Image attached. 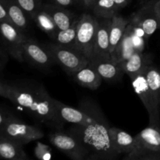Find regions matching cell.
<instances>
[{
    "label": "cell",
    "instance_id": "cell-1",
    "mask_svg": "<svg viewBox=\"0 0 160 160\" xmlns=\"http://www.w3.org/2000/svg\"><path fill=\"white\" fill-rule=\"evenodd\" d=\"M6 92L7 99L39 121L56 129H60L63 125L53 104V98L44 86L6 84Z\"/></svg>",
    "mask_w": 160,
    "mask_h": 160
},
{
    "label": "cell",
    "instance_id": "cell-2",
    "mask_svg": "<svg viewBox=\"0 0 160 160\" xmlns=\"http://www.w3.org/2000/svg\"><path fill=\"white\" fill-rule=\"evenodd\" d=\"M95 120L88 125H74L69 132L74 135L88 151L86 160H112L119 157L111 143L110 127L98 106L95 104Z\"/></svg>",
    "mask_w": 160,
    "mask_h": 160
},
{
    "label": "cell",
    "instance_id": "cell-3",
    "mask_svg": "<svg viewBox=\"0 0 160 160\" xmlns=\"http://www.w3.org/2000/svg\"><path fill=\"white\" fill-rule=\"evenodd\" d=\"M134 139V148L123 160H160V127L148 125Z\"/></svg>",
    "mask_w": 160,
    "mask_h": 160
},
{
    "label": "cell",
    "instance_id": "cell-4",
    "mask_svg": "<svg viewBox=\"0 0 160 160\" xmlns=\"http://www.w3.org/2000/svg\"><path fill=\"white\" fill-rule=\"evenodd\" d=\"M131 80L134 92L148 112L149 125L160 127V94L148 86L144 72L133 77Z\"/></svg>",
    "mask_w": 160,
    "mask_h": 160
},
{
    "label": "cell",
    "instance_id": "cell-5",
    "mask_svg": "<svg viewBox=\"0 0 160 160\" xmlns=\"http://www.w3.org/2000/svg\"><path fill=\"white\" fill-rule=\"evenodd\" d=\"M98 23V18L88 13H83L79 17L78 20L73 48L90 61L94 57V48Z\"/></svg>",
    "mask_w": 160,
    "mask_h": 160
},
{
    "label": "cell",
    "instance_id": "cell-6",
    "mask_svg": "<svg viewBox=\"0 0 160 160\" xmlns=\"http://www.w3.org/2000/svg\"><path fill=\"white\" fill-rule=\"evenodd\" d=\"M0 135L24 145L42 138L44 132L38 127L27 124L14 117L8 116L4 125L0 129Z\"/></svg>",
    "mask_w": 160,
    "mask_h": 160
},
{
    "label": "cell",
    "instance_id": "cell-7",
    "mask_svg": "<svg viewBox=\"0 0 160 160\" xmlns=\"http://www.w3.org/2000/svg\"><path fill=\"white\" fill-rule=\"evenodd\" d=\"M46 47L51 52L56 63L60 66L70 76L90 62L88 58L73 47L63 46L56 43L49 44Z\"/></svg>",
    "mask_w": 160,
    "mask_h": 160
},
{
    "label": "cell",
    "instance_id": "cell-8",
    "mask_svg": "<svg viewBox=\"0 0 160 160\" xmlns=\"http://www.w3.org/2000/svg\"><path fill=\"white\" fill-rule=\"evenodd\" d=\"M0 37L7 52L16 60L23 62L22 48L28 38L25 32L7 20L0 23Z\"/></svg>",
    "mask_w": 160,
    "mask_h": 160
},
{
    "label": "cell",
    "instance_id": "cell-9",
    "mask_svg": "<svg viewBox=\"0 0 160 160\" xmlns=\"http://www.w3.org/2000/svg\"><path fill=\"white\" fill-rule=\"evenodd\" d=\"M49 141L52 145L58 150L73 160H86L88 151L84 145L70 132L61 131L49 134Z\"/></svg>",
    "mask_w": 160,
    "mask_h": 160
},
{
    "label": "cell",
    "instance_id": "cell-10",
    "mask_svg": "<svg viewBox=\"0 0 160 160\" xmlns=\"http://www.w3.org/2000/svg\"><path fill=\"white\" fill-rule=\"evenodd\" d=\"M23 61L42 70L49 69L56 64L51 52L46 46L40 45L34 39L28 37L22 48Z\"/></svg>",
    "mask_w": 160,
    "mask_h": 160
},
{
    "label": "cell",
    "instance_id": "cell-11",
    "mask_svg": "<svg viewBox=\"0 0 160 160\" xmlns=\"http://www.w3.org/2000/svg\"><path fill=\"white\" fill-rule=\"evenodd\" d=\"M156 0H149L131 15L130 21L141 27L148 39L159 28L157 14L155 9Z\"/></svg>",
    "mask_w": 160,
    "mask_h": 160
},
{
    "label": "cell",
    "instance_id": "cell-12",
    "mask_svg": "<svg viewBox=\"0 0 160 160\" xmlns=\"http://www.w3.org/2000/svg\"><path fill=\"white\" fill-rule=\"evenodd\" d=\"M111 19H98L95 36L94 58L110 59L109 51V29Z\"/></svg>",
    "mask_w": 160,
    "mask_h": 160
},
{
    "label": "cell",
    "instance_id": "cell-13",
    "mask_svg": "<svg viewBox=\"0 0 160 160\" xmlns=\"http://www.w3.org/2000/svg\"><path fill=\"white\" fill-rule=\"evenodd\" d=\"M90 63L96 69L102 80L109 82L120 81L124 73L120 67V63L113 59H98L94 58L90 61Z\"/></svg>",
    "mask_w": 160,
    "mask_h": 160
},
{
    "label": "cell",
    "instance_id": "cell-14",
    "mask_svg": "<svg viewBox=\"0 0 160 160\" xmlns=\"http://www.w3.org/2000/svg\"><path fill=\"white\" fill-rule=\"evenodd\" d=\"M119 63L123 73L131 78L144 72L150 64L152 63V58L148 53L135 51L129 59Z\"/></svg>",
    "mask_w": 160,
    "mask_h": 160
},
{
    "label": "cell",
    "instance_id": "cell-15",
    "mask_svg": "<svg viewBox=\"0 0 160 160\" xmlns=\"http://www.w3.org/2000/svg\"><path fill=\"white\" fill-rule=\"evenodd\" d=\"M109 133L112 148L119 156L128 154L133 149L135 139L131 134L115 127H110Z\"/></svg>",
    "mask_w": 160,
    "mask_h": 160
},
{
    "label": "cell",
    "instance_id": "cell-16",
    "mask_svg": "<svg viewBox=\"0 0 160 160\" xmlns=\"http://www.w3.org/2000/svg\"><path fill=\"white\" fill-rule=\"evenodd\" d=\"M72 77L79 85L91 90L98 89L102 81V77L90 62L73 73Z\"/></svg>",
    "mask_w": 160,
    "mask_h": 160
},
{
    "label": "cell",
    "instance_id": "cell-17",
    "mask_svg": "<svg viewBox=\"0 0 160 160\" xmlns=\"http://www.w3.org/2000/svg\"><path fill=\"white\" fill-rule=\"evenodd\" d=\"M0 2L6 9L9 22L25 32L29 26L30 17L28 14L19 6L16 0H0Z\"/></svg>",
    "mask_w": 160,
    "mask_h": 160
},
{
    "label": "cell",
    "instance_id": "cell-18",
    "mask_svg": "<svg viewBox=\"0 0 160 160\" xmlns=\"http://www.w3.org/2000/svg\"><path fill=\"white\" fill-rule=\"evenodd\" d=\"M23 145L0 135V159L9 160L29 159Z\"/></svg>",
    "mask_w": 160,
    "mask_h": 160
},
{
    "label": "cell",
    "instance_id": "cell-19",
    "mask_svg": "<svg viewBox=\"0 0 160 160\" xmlns=\"http://www.w3.org/2000/svg\"><path fill=\"white\" fill-rule=\"evenodd\" d=\"M43 8L51 16L59 30L70 28L77 19L73 12L56 4H43Z\"/></svg>",
    "mask_w": 160,
    "mask_h": 160
},
{
    "label": "cell",
    "instance_id": "cell-20",
    "mask_svg": "<svg viewBox=\"0 0 160 160\" xmlns=\"http://www.w3.org/2000/svg\"><path fill=\"white\" fill-rule=\"evenodd\" d=\"M129 19H126L118 13L115 14L111 19L109 29V51L112 54L121 41L127 27L129 24Z\"/></svg>",
    "mask_w": 160,
    "mask_h": 160
},
{
    "label": "cell",
    "instance_id": "cell-21",
    "mask_svg": "<svg viewBox=\"0 0 160 160\" xmlns=\"http://www.w3.org/2000/svg\"><path fill=\"white\" fill-rule=\"evenodd\" d=\"M134 52H135V49H134L132 40H131V28L128 24L121 41L113 52L111 54V59L117 62H121L129 59L134 54Z\"/></svg>",
    "mask_w": 160,
    "mask_h": 160
},
{
    "label": "cell",
    "instance_id": "cell-22",
    "mask_svg": "<svg viewBox=\"0 0 160 160\" xmlns=\"http://www.w3.org/2000/svg\"><path fill=\"white\" fill-rule=\"evenodd\" d=\"M32 20L43 32L48 34V36H49L52 39L55 38L56 34L59 31V28L56 26L51 16L44 9L43 6L34 15Z\"/></svg>",
    "mask_w": 160,
    "mask_h": 160
},
{
    "label": "cell",
    "instance_id": "cell-23",
    "mask_svg": "<svg viewBox=\"0 0 160 160\" xmlns=\"http://www.w3.org/2000/svg\"><path fill=\"white\" fill-rule=\"evenodd\" d=\"M92 10L98 19H112L120 11L114 0H96Z\"/></svg>",
    "mask_w": 160,
    "mask_h": 160
},
{
    "label": "cell",
    "instance_id": "cell-24",
    "mask_svg": "<svg viewBox=\"0 0 160 160\" xmlns=\"http://www.w3.org/2000/svg\"><path fill=\"white\" fill-rule=\"evenodd\" d=\"M78 20H79V17L75 20V21L70 28L64 30H59L56 37L53 39L55 41V43L63 45V46L73 47L75 39H76Z\"/></svg>",
    "mask_w": 160,
    "mask_h": 160
},
{
    "label": "cell",
    "instance_id": "cell-25",
    "mask_svg": "<svg viewBox=\"0 0 160 160\" xmlns=\"http://www.w3.org/2000/svg\"><path fill=\"white\" fill-rule=\"evenodd\" d=\"M129 26L131 28V40L134 49L137 52H144L147 41L148 40L146 38L145 31L141 27L131 21L129 22Z\"/></svg>",
    "mask_w": 160,
    "mask_h": 160
},
{
    "label": "cell",
    "instance_id": "cell-26",
    "mask_svg": "<svg viewBox=\"0 0 160 160\" xmlns=\"http://www.w3.org/2000/svg\"><path fill=\"white\" fill-rule=\"evenodd\" d=\"M148 86L153 91L160 94V70L152 63L150 64L144 71Z\"/></svg>",
    "mask_w": 160,
    "mask_h": 160
},
{
    "label": "cell",
    "instance_id": "cell-27",
    "mask_svg": "<svg viewBox=\"0 0 160 160\" xmlns=\"http://www.w3.org/2000/svg\"><path fill=\"white\" fill-rule=\"evenodd\" d=\"M16 2L31 20L43 6L42 0H16Z\"/></svg>",
    "mask_w": 160,
    "mask_h": 160
},
{
    "label": "cell",
    "instance_id": "cell-28",
    "mask_svg": "<svg viewBox=\"0 0 160 160\" xmlns=\"http://www.w3.org/2000/svg\"><path fill=\"white\" fill-rule=\"evenodd\" d=\"M34 154L40 160H49L52 158V148L49 145L38 141L34 148Z\"/></svg>",
    "mask_w": 160,
    "mask_h": 160
},
{
    "label": "cell",
    "instance_id": "cell-29",
    "mask_svg": "<svg viewBox=\"0 0 160 160\" xmlns=\"http://www.w3.org/2000/svg\"><path fill=\"white\" fill-rule=\"evenodd\" d=\"M54 3L57 6H62V7H69L72 6L74 2V0H53Z\"/></svg>",
    "mask_w": 160,
    "mask_h": 160
},
{
    "label": "cell",
    "instance_id": "cell-30",
    "mask_svg": "<svg viewBox=\"0 0 160 160\" xmlns=\"http://www.w3.org/2000/svg\"><path fill=\"white\" fill-rule=\"evenodd\" d=\"M7 20H9L8 15L6 13V11L5 9L4 6H3V5L0 2V23L3 21H7Z\"/></svg>",
    "mask_w": 160,
    "mask_h": 160
},
{
    "label": "cell",
    "instance_id": "cell-31",
    "mask_svg": "<svg viewBox=\"0 0 160 160\" xmlns=\"http://www.w3.org/2000/svg\"><path fill=\"white\" fill-rule=\"evenodd\" d=\"M114 1H115L117 6H118L119 10H120V9L126 7L127 6H128L132 0H114Z\"/></svg>",
    "mask_w": 160,
    "mask_h": 160
},
{
    "label": "cell",
    "instance_id": "cell-32",
    "mask_svg": "<svg viewBox=\"0 0 160 160\" xmlns=\"http://www.w3.org/2000/svg\"><path fill=\"white\" fill-rule=\"evenodd\" d=\"M0 96L2 98H7V92H6V83L0 81Z\"/></svg>",
    "mask_w": 160,
    "mask_h": 160
},
{
    "label": "cell",
    "instance_id": "cell-33",
    "mask_svg": "<svg viewBox=\"0 0 160 160\" xmlns=\"http://www.w3.org/2000/svg\"><path fill=\"white\" fill-rule=\"evenodd\" d=\"M155 9H156V14H157L159 27L160 28V0H156V3H155Z\"/></svg>",
    "mask_w": 160,
    "mask_h": 160
},
{
    "label": "cell",
    "instance_id": "cell-34",
    "mask_svg": "<svg viewBox=\"0 0 160 160\" xmlns=\"http://www.w3.org/2000/svg\"><path fill=\"white\" fill-rule=\"evenodd\" d=\"M81 1L83 2V3H84V6H85L86 8L92 9V6H93L94 3L95 2L96 0H81Z\"/></svg>",
    "mask_w": 160,
    "mask_h": 160
},
{
    "label": "cell",
    "instance_id": "cell-35",
    "mask_svg": "<svg viewBox=\"0 0 160 160\" xmlns=\"http://www.w3.org/2000/svg\"><path fill=\"white\" fill-rule=\"evenodd\" d=\"M8 116H6L1 110H0V129L2 128V126L4 125L5 122H6V119H7Z\"/></svg>",
    "mask_w": 160,
    "mask_h": 160
},
{
    "label": "cell",
    "instance_id": "cell-36",
    "mask_svg": "<svg viewBox=\"0 0 160 160\" xmlns=\"http://www.w3.org/2000/svg\"><path fill=\"white\" fill-rule=\"evenodd\" d=\"M5 62H6V58H5L4 55L0 52V70L4 67Z\"/></svg>",
    "mask_w": 160,
    "mask_h": 160
},
{
    "label": "cell",
    "instance_id": "cell-37",
    "mask_svg": "<svg viewBox=\"0 0 160 160\" xmlns=\"http://www.w3.org/2000/svg\"><path fill=\"white\" fill-rule=\"evenodd\" d=\"M79 1H81V0H74V2H79Z\"/></svg>",
    "mask_w": 160,
    "mask_h": 160
}]
</instances>
